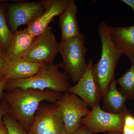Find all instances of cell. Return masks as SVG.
Listing matches in <instances>:
<instances>
[{"label": "cell", "instance_id": "cell-1", "mask_svg": "<svg viewBox=\"0 0 134 134\" xmlns=\"http://www.w3.org/2000/svg\"><path fill=\"white\" fill-rule=\"evenodd\" d=\"M62 92L46 90L15 89L3 92V101L9 107L8 114L29 131L40 106L44 101L54 104L61 97Z\"/></svg>", "mask_w": 134, "mask_h": 134}, {"label": "cell", "instance_id": "cell-2", "mask_svg": "<svg viewBox=\"0 0 134 134\" xmlns=\"http://www.w3.org/2000/svg\"><path fill=\"white\" fill-rule=\"evenodd\" d=\"M109 27L104 22H101L99 25L101 56L98 62L93 65V75L102 97L106 93L111 82L114 78L116 67L122 55L111 38Z\"/></svg>", "mask_w": 134, "mask_h": 134}, {"label": "cell", "instance_id": "cell-3", "mask_svg": "<svg viewBox=\"0 0 134 134\" xmlns=\"http://www.w3.org/2000/svg\"><path fill=\"white\" fill-rule=\"evenodd\" d=\"M59 64L44 65L33 76L20 80L8 81L5 91L15 89H32L66 92L70 86L69 77L59 70Z\"/></svg>", "mask_w": 134, "mask_h": 134}, {"label": "cell", "instance_id": "cell-4", "mask_svg": "<svg viewBox=\"0 0 134 134\" xmlns=\"http://www.w3.org/2000/svg\"><path fill=\"white\" fill-rule=\"evenodd\" d=\"M85 43V37L82 34L76 37L60 43L59 53L62 60L59 66L74 83L80 80L87 68L85 55L88 49Z\"/></svg>", "mask_w": 134, "mask_h": 134}, {"label": "cell", "instance_id": "cell-5", "mask_svg": "<svg viewBox=\"0 0 134 134\" xmlns=\"http://www.w3.org/2000/svg\"><path fill=\"white\" fill-rule=\"evenodd\" d=\"M54 104L62 116L66 134L74 133L81 127V120L90 111L85 101L68 92Z\"/></svg>", "mask_w": 134, "mask_h": 134}, {"label": "cell", "instance_id": "cell-6", "mask_svg": "<svg viewBox=\"0 0 134 134\" xmlns=\"http://www.w3.org/2000/svg\"><path fill=\"white\" fill-rule=\"evenodd\" d=\"M59 46L52 27L48 26L44 31L36 37L31 46L22 58L41 65L52 64L59 53Z\"/></svg>", "mask_w": 134, "mask_h": 134}, {"label": "cell", "instance_id": "cell-7", "mask_svg": "<svg viewBox=\"0 0 134 134\" xmlns=\"http://www.w3.org/2000/svg\"><path fill=\"white\" fill-rule=\"evenodd\" d=\"M29 132L30 134H66L62 116L55 104L41 103Z\"/></svg>", "mask_w": 134, "mask_h": 134}, {"label": "cell", "instance_id": "cell-8", "mask_svg": "<svg viewBox=\"0 0 134 134\" xmlns=\"http://www.w3.org/2000/svg\"><path fill=\"white\" fill-rule=\"evenodd\" d=\"M128 111L127 109L118 114L108 112L102 110L99 104H98L82 119L81 124L90 130L93 133L106 132H122L124 119Z\"/></svg>", "mask_w": 134, "mask_h": 134}, {"label": "cell", "instance_id": "cell-9", "mask_svg": "<svg viewBox=\"0 0 134 134\" xmlns=\"http://www.w3.org/2000/svg\"><path fill=\"white\" fill-rule=\"evenodd\" d=\"M44 0L33 2H15L8 5L7 9L8 25L13 33L22 25L34 21L44 10Z\"/></svg>", "mask_w": 134, "mask_h": 134}, {"label": "cell", "instance_id": "cell-10", "mask_svg": "<svg viewBox=\"0 0 134 134\" xmlns=\"http://www.w3.org/2000/svg\"><path fill=\"white\" fill-rule=\"evenodd\" d=\"M93 60L91 58L83 75L76 85L70 86L67 91L76 95L91 108L99 104L102 97L93 75Z\"/></svg>", "mask_w": 134, "mask_h": 134}, {"label": "cell", "instance_id": "cell-11", "mask_svg": "<svg viewBox=\"0 0 134 134\" xmlns=\"http://www.w3.org/2000/svg\"><path fill=\"white\" fill-rule=\"evenodd\" d=\"M69 0H44V9L40 15L27 25L26 29L33 37L40 35L55 16H59L66 9Z\"/></svg>", "mask_w": 134, "mask_h": 134}, {"label": "cell", "instance_id": "cell-12", "mask_svg": "<svg viewBox=\"0 0 134 134\" xmlns=\"http://www.w3.org/2000/svg\"><path fill=\"white\" fill-rule=\"evenodd\" d=\"M43 65L23 58L13 60L6 63L4 77L8 81L26 79L37 74Z\"/></svg>", "mask_w": 134, "mask_h": 134}, {"label": "cell", "instance_id": "cell-13", "mask_svg": "<svg viewBox=\"0 0 134 134\" xmlns=\"http://www.w3.org/2000/svg\"><path fill=\"white\" fill-rule=\"evenodd\" d=\"M111 38L122 53L134 63V25L109 27Z\"/></svg>", "mask_w": 134, "mask_h": 134}, {"label": "cell", "instance_id": "cell-14", "mask_svg": "<svg viewBox=\"0 0 134 134\" xmlns=\"http://www.w3.org/2000/svg\"><path fill=\"white\" fill-rule=\"evenodd\" d=\"M78 10L74 0H69L66 9L60 16L59 24L61 32V41L76 37L81 34L77 20Z\"/></svg>", "mask_w": 134, "mask_h": 134}, {"label": "cell", "instance_id": "cell-15", "mask_svg": "<svg viewBox=\"0 0 134 134\" xmlns=\"http://www.w3.org/2000/svg\"><path fill=\"white\" fill-rule=\"evenodd\" d=\"M35 38L26 28L14 32L11 44L5 51L7 62L23 58L31 46Z\"/></svg>", "mask_w": 134, "mask_h": 134}, {"label": "cell", "instance_id": "cell-16", "mask_svg": "<svg viewBox=\"0 0 134 134\" xmlns=\"http://www.w3.org/2000/svg\"><path fill=\"white\" fill-rule=\"evenodd\" d=\"M117 80L114 78L103 97V108L105 111L118 114L127 109L125 103L127 99L117 90Z\"/></svg>", "mask_w": 134, "mask_h": 134}, {"label": "cell", "instance_id": "cell-17", "mask_svg": "<svg viewBox=\"0 0 134 134\" xmlns=\"http://www.w3.org/2000/svg\"><path fill=\"white\" fill-rule=\"evenodd\" d=\"M120 86L119 91L130 100H134V63L129 69L117 80Z\"/></svg>", "mask_w": 134, "mask_h": 134}, {"label": "cell", "instance_id": "cell-18", "mask_svg": "<svg viewBox=\"0 0 134 134\" xmlns=\"http://www.w3.org/2000/svg\"><path fill=\"white\" fill-rule=\"evenodd\" d=\"M13 35L8 25L5 8L0 4V47L7 51L12 42Z\"/></svg>", "mask_w": 134, "mask_h": 134}, {"label": "cell", "instance_id": "cell-19", "mask_svg": "<svg viewBox=\"0 0 134 134\" xmlns=\"http://www.w3.org/2000/svg\"><path fill=\"white\" fill-rule=\"evenodd\" d=\"M2 120L8 134H30L16 120L8 114L3 116Z\"/></svg>", "mask_w": 134, "mask_h": 134}, {"label": "cell", "instance_id": "cell-20", "mask_svg": "<svg viewBox=\"0 0 134 134\" xmlns=\"http://www.w3.org/2000/svg\"><path fill=\"white\" fill-rule=\"evenodd\" d=\"M122 133L134 134V116L129 110L125 115Z\"/></svg>", "mask_w": 134, "mask_h": 134}, {"label": "cell", "instance_id": "cell-21", "mask_svg": "<svg viewBox=\"0 0 134 134\" xmlns=\"http://www.w3.org/2000/svg\"><path fill=\"white\" fill-rule=\"evenodd\" d=\"M7 63L5 50L0 47V81L4 77V70Z\"/></svg>", "mask_w": 134, "mask_h": 134}, {"label": "cell", "instance_id": "cell-22", "mask_svg": "<svg viewBox=\"0 0 134 134\" xmlns=\"http://www.w3.org/2000/svg\"><path fill=\"white\" fill-rule=\"evenodd\" d=\"M9 107L7 104L3 101L0 104V121L3 116L8 112Z\"/></svg>", "mask_w": 134, "mask_h": 134}, {"label": "cell", "instance_id": "cell-23", "mask_svg": "<svg viewBox=\"0 0 134 134\" xmlns=\"http://www.w3.org/2000/svg\"><path fill=\"white\" fill-rule=\"evenodd\" d=\"M93 132L88 128L82 126L77 131L72 134H93Z\"/></svg>", "mask_w": 134, "mask_h": 134}, {"label": "cell", "instance_id": "cell-24", "mask_svg": "<svg viewBox=\"0 0 134 134\" xmlns=\"http://www.w3.org/2000/svg\"><path fill=\"white\" fill-rule=\"evenodd\" d=\"M7 81V79L4 77L0 81V99L2 97L3 94L5 91V87Z\"/></svg>", "mask_w": 134, "mask_h": 134}, {"label": "cell", "instance_id": "cell-25", "mask_svg": "<svg viewBox=\"0 0 134 134\" xmlns=\"http://www.w3.org/2000/svg\"><path fill=\"white\" fill-rule=\"evenodd\" d=\"M0 134H8L6 127L2 119L0 121Z\"/></svg>", "mask_w": 134, "mask_h": 134}, {"label": "cell", "instance_id": "cell-26", "mask_svg": "<svg viewBox=\"0 0 134 134\" xmlns=\"http://www.w3.org/2000/svg\"><path fill=\"white\" fill-rule=\"evenodd\" d=\"M121 1L130 6L134 12V0H121Z\"/></svg>", "mask_w": 134, "mask_h": 134}, {"label": "cell", "instance_id": "cell-27", "mask_svg": "<svg viewBox=\"0 0 134 134\" xmlns=\"http://www.w3.org/2000/svg\"><path fill=\"white\" fill-rule=\"evenodd\" d=\"M106 134H123L122 132H108Z\"/></svg>", "mask_w": 134, "mask_h": 134}, {"label": "cell", "instance_id": "cell-28", "mask_svg": "<svg viewBox=\"0 0 134 134\" xmlns=\"http://www.w3.org/2000/svg\"><path fill=\"white\" fill-rule=\"evenodd\" d=\"M2 1H0V2Z\"/></svg>", "mask_w": 134, "mask_h": 134}]
</instances>
